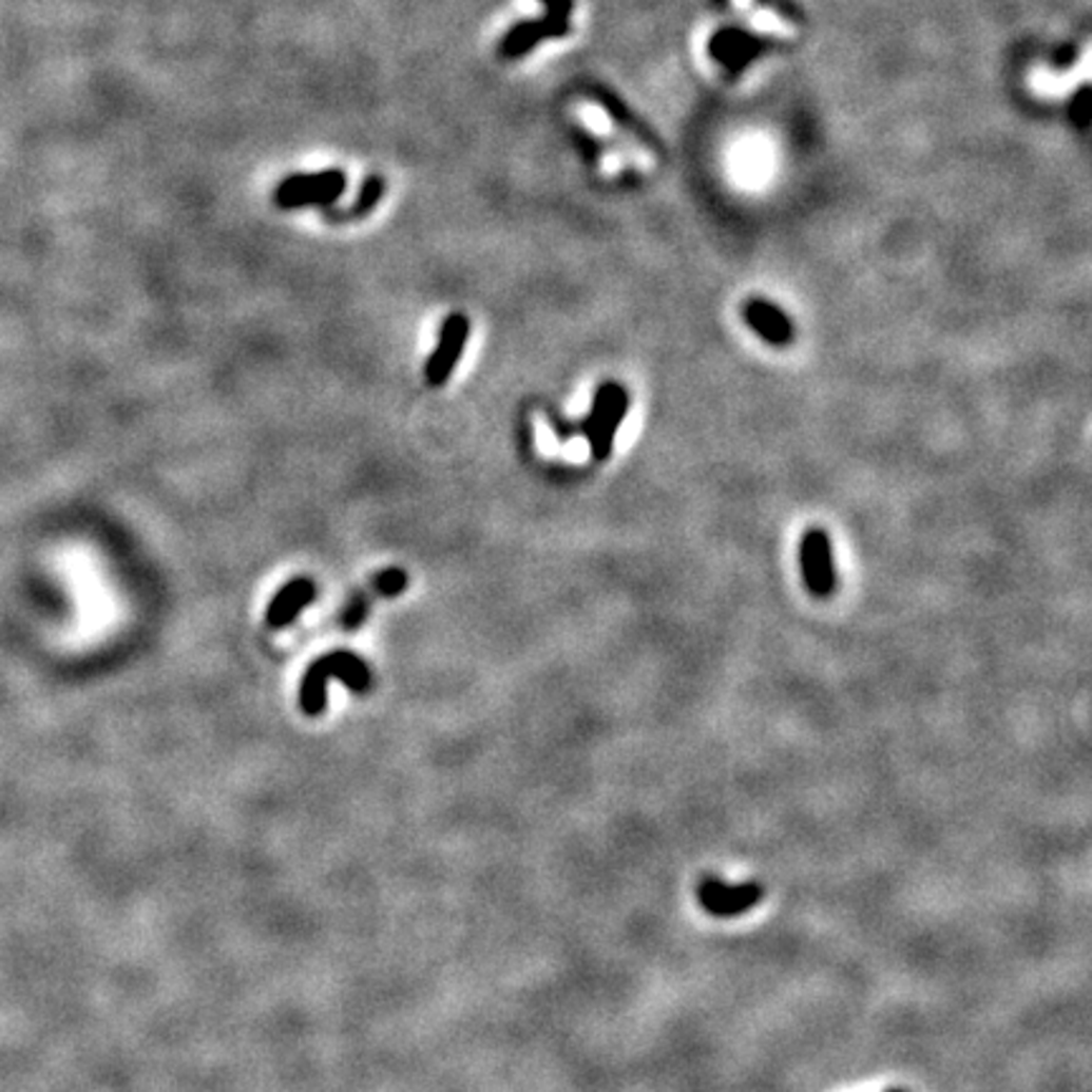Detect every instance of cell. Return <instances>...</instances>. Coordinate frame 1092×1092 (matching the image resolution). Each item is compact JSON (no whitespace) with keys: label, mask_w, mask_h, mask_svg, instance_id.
Wrapping results in <instances>:
<instances>
[{"label":"cell","mask_w":1092,"mask_h":1092,"mask_svg":"<svg viewBox=\"0 0 1092 1092\" xmlns=\"http://www.w3.org/2000/svg\"><path fill=\"white\" fill-rule=\"evenodd\" d=\"M331 678L342 681L349 691L360 695L369 693V688H372V673L360 655L349 653V650H331V653L317 657L302 678L299 708H302L304 716L317 719L327 711V686Z\"/></svg>","instance_id":"1"},{"label":"cell","mask_w":1092,"mask_h":1092,"mask_svg":"<svg viewBox=\"0 0 1092 1092\" xmlns=\"http://www.w3.org/2000/svg\"><path fill=\"white\" fill-rule=\"evenodd\" d=\"M577 119L590 130L597 134L599 139H605L607 155H605V168L617 170V168H637V170H653L655 168V152L650 150L648 145L637 137L635 132L619 127V121L612 117L610 112L605 110L602 104L592 99H582L577 107Z\"/></svg>","instance_id":"2"},{"label":"cell","mask_w":1092,"mask_h":1092,"mask_svg":"<svg viewBox=\"0 0 1092 1092\" xmlns=\"http://www.w3.org/2000/svg\"><path fill=\"white\" fill-rule=\"evenodd\" d=\"M628 410L630 392L619 385V382H602V385L597 387L595 400H592V410L587 415L582 427L592 456H595L597 461H605V458L612 456L615 436Z\"/></svg>","instance_id":"3"},{"label":"cell","mask_w":1092,"mask_h":1092,"mask_svg":"<svg viewBox=\"0 0 1092 1092\" xmlns=\"http://www.w3.org/2000/svg\"><path fill=\"white\" fill-rule=\"evenodd\" d=\"M347 190V175L342 170L299 172L279 183L273 203L284 210L296 208H327L337 203Z\"/></svg>","instance_id":"4"},{"label":"cell","mask_w":1092,"mask_h":1092,"mask_svg":"<svg viewBox=\"0 0 1092 1092\" xmlns=\"http://www.w3.org/2000/svg\"><path fill=\"white\" fill-rule=\"evenodd\" d=\"M800 564L804 587L809 590V595L820 599L832 595L835 585H838V574H835L832 541H829L825 529H807L804 532L800 544Z\"/></svg>","instance_id":"5"},{"label":"cell","mask_w":1092,"mask_h":1092,"mask_svg":"<svg viewBox=\"0 0 1092 1092\" xmlns=\"http://www.w3.org/2000/svg\"><path fill=\"white\" fill-rule=\"evenodd\" d=\"M471 337V322L463 314H451L443 319L438 344L425 362V380L430 387H443L456 372L465 344Z\"/></svg>","instance_id":"6"},{"label":"cell","mask_w":1092,"mask_h":1092,"mask_svg":"<svg viewBox=\"0 0 1092 1092\" xmlns=\"http://www.w3.org/2000/svg\"><path fill=\"white\" fill-rule=\"evenodd\" d=\"M762 898H764V887L759 883L731 885V883H726V880L706 878V880H701V885H698L701 905H704L711 916H719V918L741 916V913L751 911L753 905L762 903Z\"/></svg>","instance_id":"7"},{"label":"cell","mask_w":1092,"mask_h":1092,"mask_svg":"<svg viewBox=\"0 0 1092 1092\" xmlns=\"http://www.w3.org/2000/svg\"><path fill=\"white\" fill-rule=\"evenodd\" d=\"M741 314H744V322L764 342L774 344V347H787L794 340V322H791V317L762 296L746 299L744 306H741Z\"/></svg>","instance_id":"8"},{"label":"cell","mask_w":1092,"mask_h":1092,"mask_svg":"<svg viewBox=\"0 0 1092 1092\" xmlns=\"http://www.w3.org/2000/svg\"><path fill=\"white\" fill-rule=\"evenodd\" d=\"M317 599V582L309 577H296L273 595L266 610V625L271 630H284Z\"/></svg>","instance_id":"9"},{"label":"cell","mask_w":1092,"mask_h":1092,"mask_svg":"<svg viewBox=\"0 0 1092 1092\" xmlns=\"http://www.w3.org/2000/svg\"><path fill=\"white\" fill-rule=\"evenodd\" d=\"M567 31H570L567 18H557V16L521 21V23H516L506 36H503L498 54H501L503 59H519V56L529 54V51H532L539 41H544V38H549V36H564Z\"/></svg>","instance_id":"10"},{"label":"cell","mask_w":1092,"mask_h":1092,"mask_svg":"<svg viewBox=\"0 0 1092 1092\" xmlns=\"http://www.w3.org/2000/svg\"><path fill=\"white\" fill-rule=\"evenodd\" d=\"M731 5L753 34L779 38V41H794L800 36L797 23L771 5H762L759 0H731Z\"/></svg>","instance_id":"11"},{"label":"cell","mask_w":1092,"mask_h":1092,"mask_svg":"<svg viewBox=\"0 0 1092 1092\" xmlns=\"http://www.w3.org/2000/svg\"><path fill=\"white\" fill-rule=\"evenodd\" d=\"M1088 76H1090V56H1088V46H1085L1077 66H1072L1070 72H1065V74L1050 72V69H1037V72L1030 76V87L1037 94H1042V97H1065V94H1070L1077 84L1088 81Z\"/></svg>","instance_id":"12"},{"label":"cell","mask_w":1092,"mask_h":1092,"mask_svg":"<svg viewBox=\"0 0 1092 1092\" xmlns=\"http://www.w3.org/2000/svg\"><path fill=\"white\" fill-rule=\"evenodd\" d=\"M385 190H387V185L382 177H377V175L364 177L360 193H357V200L352 203V208H349V213H342V218H364V215H369L377 208V203L382 200Z\"/></svg>","instance_id":"13"},{"label":"cell","mask_w":1092,"mask_h":1092,"mask_svg":"<svg viewBox=\"0 0 1092 1092\" xmlns=\"http://www.w3.org/2000/svg\"><path fill=\"white\" fill-rule=\"evenodd\" d=\"M367 617H369V597L364 595V592H357V595L349 597V602L344 605V610L340 615V628L347 632H355V630H360L364 622H367Z\"/></svg>","instance_id":"14"},{"label":"cell","mask_w":1092,"mask_h":1092,"mask_svg":"<svg viewBox=\"0 0 1092 1092\" xmlns=\"http://www.w3.org/2000/svg\"><path fill=\"white\" fill-rule=\"evenodd\" d=\"M407 582H410V579H407L405 570L389 567V570H382L380 574H377L372 587L380 597H398L407 590Z\"/></svg>","instance_id":"15"},{"label":"cell","mask_w":1092,"mask_h":1092,"mask_svg":"<svg viewBox=\"0 0 1092 1092\" xmlns=\"http://www.w3.org/2000/svg\"><path fill=\"white\" fill-rule=\"evenodd\" d=\"M541 3L549 8V16H557V18L570 16V8H572L570 0H541Z\"/></svg>","instance_id":"16"},{"label":"cell","mask_w":1092,"mask_h":1092,"mask_svg":"<svg viewBox=\"0 0 1092 1092\" xmlns=\"http://www.w3.org/2000/svg\"><path fill=\"white\" fill-rule=\"evenodd\" d=\"M887 1092H905V1090H887Z\"/></svg>","instance_id":"17"}]
</instances>
